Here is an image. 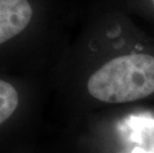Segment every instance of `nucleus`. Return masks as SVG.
<instances>
[{
  "mask_svg": "<svg viewBox=\"0 0 154 153\" xmlns=\"http://www.w3.org/2000/svg\"><path fill=\"white\" fill-rule=\"evenodd\" d=\"M88 90L107 103H125L154 93V57L129 54L109 61L91 75Z\"/></svg>",
  "mask_w": 154,
  "mask_h": 153,
  "instance_id": "1",
  "label": "nucleus"
},
{
  "mask_svg": "<svg viewBox=\"0 0 154 153\" xmlns=\"http://www.w3.org/2000/svg\"><path fill=\"white\" fill-rule=\"evenodd\" d=\"M32 16L28 0H0V45L21 33Z\"/></svg>",
  "mask_w": 154,
  "mask_h": 153,
  "instance_id": "2",
  "label": "nucleus"
},
{
  "mask_svg": "<svg viewBox=\"0 0 154 153\" xmlns=\"http://www.w3.org/2000/svg\"><path fill=\"white\" fill-rule=\"evenodd\" d=\"M18 93L7 82L0 80V124L8 119L18 106Z\"/></svg>",
  "mask_w": 154,
  "mask_h": 153,
  "instance_id": "3",
  "label": "nucleus"
},
{
  "mask_svg": "<svg viewBox=\"0 0 154 153\" xmlns=\"http://www.w3.org/2000/svg\"><path fill=\"white\" fill-rule=\"evenodd\" d=\"M152 1H153V3H154V0H152Z\"/></svg>",
  "mask_w": 154,
  "mask_h": 153,
  "instance_id": "4",
  "label": "nucleus"
}]
</instances>
